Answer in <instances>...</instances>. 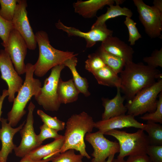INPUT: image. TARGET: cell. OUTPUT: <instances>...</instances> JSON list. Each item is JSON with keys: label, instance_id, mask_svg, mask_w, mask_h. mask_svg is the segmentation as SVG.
<instances>
[{"label": "cell", "instance_id": "obj_1", "mask_svg": "<svg viewBox=\"0 0 162 162\" xmlns=\"http://www.w3.org/2000/svg\"><path fill=\"white\" fill-rule=\"evenodd\" d=\"M120 74V90L128 101L142 89L154 84L156 79L162 78V74L158 69L133 61L125 63Z\"/></svg>", "mask_w": 162, "mask_h": 162}, {"label": "cell", "instance_id": "obj_2", "mask_svg": "<svg viewBox=\"0 0 162 162\" xmlns=\"http://www.w3.org/2000/svg\"><path fill=\"white\" fill-rule=\"evenodd\" d=\"M95 122L92 118L84 111L72 115L65 124L64 143L58 153L73 149L90 159L91 157L86 150L84 137L87 133L92 131Z\"/></svg>", "mask_w": 162, "mask_h": 162}, {"label": "cell", "instance_id": "obj_3", "mask_svg": "<svg viewBox=\"0 0 162 162\" xmlns=\"http://www.w3.org/2000/svg\"><path fill=\"white\" fill-rule=\"evenodd\" d=\"M35 34L39 50V57L34 64V74L42 77L54 67L63 64L67 59L78 54L74 52L64 51L54 48L50 44L47 33L44 31L37 32Z\"/></svg>", "mask_w": 162, "mask_h": 162}, {"label": "cell", "instance_id": "obj_4", "mask_svg": "<svg viewBox=\"0 0 162 162\" xmlns=\"http://www.w3.org/2000/svg\"><path fill=\"white\" fill-rule=\"evenodd\" d=\"M26 66L25 81L13 102L11 110L7 114L8 123L13 127L17 124L26 114L25 109L27 103L32 96L37 94L42 87L40 81L33 77L34 65L28 63Z\"/></svg>", "mask_w": 162, "mask_h": 162}, {"label": "cell", "instance_id": "obj_5", "mask_svg": "<svg viewBox=\"0 0 162 162\" xmlns=\"http://www.w3.org/2000/svg\"><path fill=\"white\" fill-rule=\"evenodd\" d=\"M144 131L139 129L136 132L130 133L114 129L105 133L104 135L112 136L117 140L119 146L117 158H124L126 156L146 154L150 144Z\"/></svg>", "mask_w": 162, "mask_h": 162}, {"label": "cell", "instance_id": "obj_6", "mask_svg": "<svg viewBox=\"0 0 162 162\" xmlns=\"http://www.w3.org/2000/svg\"><path fill=\"white\" fill-rule=\"evenodd\" d=\"M162 78L158 79L152 85L142 89L132 99L128 101L125 105L127 114L135 116L155 110L157 98L162 92Z\"/></svg>", "mask_w": 162, "mask_h": 162}, {"label": "cell", "instance_id": "obj_7", "mask_svg": "<svg viewBox=\"0 0 162 162\" xmlns=\"http://www.w3.org/2000/svg\"><path fill=\"white\" fill-rule=\"evenodd\" d=\"M65 66L63 64L52 68L49 76L44 81V85L34 96L37 103L46 111H57L60 107L57 90L61 73Z\"/></svg>", "mask_w": 162, "mask_h": 162}, {"label": "cell", "instance_id": "obj_8", "mask_svg": "<svg viewBox=\"0 0 162 162\" xmlns=\"http://www.w3.org/2000/svg\"><path fill=\"white\" fill-rule=\"evenodd\" d=\"M133 1L147 34L151 38H161L162 14L153 5H148L142 0Z\"/></svg>", "mask_w": 162, "mask_h": 162}, {"label": "cell", "instance_id": "obj_9", "mask_svg": "<svg viewBox=\"0 0 162 162\" xmlns=\"http://www.w3.org/2000/svg\"><path fill=\"white\" fill-rule=\"evenodd\" d=\"M85 136V140L94 149L92 154L93 158L91 162H106V159L110 155L119 152L118 143L108 140L98 131L87 133Z\"/></svg>", "mask_w": 162, "mask_h": 162}, {"label": "cell", "instance_id": "obj_10", "mask_svg": "<svg viewBox=\"0 0 162 162\" xmlns=\"http://www.w3.org/2000/svg\"><path fill=\"white\" fill-rule=\"evenodd\" d=\"M35 108V105L31 101L28 106L26 122L19 131L22 138L21 142L14 149L17 157L23 158L40 146L37 141V135L34 132L33 126V113Z\"/></svg>", "mask_w": 162, "mask_h": 162}, {"label": "cell", "instance_id": "obj_11", "mask_svg": "<svg viewBox=\"0 0 162 162\" xmlns=\"http://www.w3.org/2000/svg\"><path fill=\"white\" fill-rule=\"evenodd\" d=\"M27 1L18 0L14 15L12 20L14 29L20 34L26 41L28 49L35 50L37 43L35 34L30 24L26 8Z\"/></svg>", "mask_w": 162, "mask_h": 162}, {"label": "cell", "instance_id": "obj_12", "mask_svg": "<svg viewBox=\"0 0 162 162\" xmlns=\"http://www.w3.org/2000/svg\"><path fill=\"white\" fill-rule=\"evenodd\" d=\"M0 71L1 78L8 85V101L13 102L15 94L22 85L23 80L15 70L9 54L4 49L0 50Z\"/></svg>", "mask_w": 162, "mask_h": 162}, {"label": "cell", "instance_id": "obj_13", "mask_svg": "<svg viewBox=\"0 0 162 162\" xmlns=\"http://www.w3.org/2000/svg\"><path fill=\"white\" fill-rule=\"evenodd\" d=\"M27 44L20 34L14 29L9 34L7 47L4 48L9 54L14 68L19 75L25 74L24 60L27 54Z\"/></svg>", "mask_w": 162, "mask_h": 162}, {"label": "cell", "instance_id": "obj_14", "mask_svg": "<svg viewBox=\"0 0 162 162\" xmlns=\"http://www.w3.org/2000/svg\"><path fill=\"white\" fill-rule=\"evenodd\" d=\"M57 28L66 32L69 36H77L83 38L86 40L87 48L93 46L98 41L102 42L108 37L112 36V30L108 29L106 23L91 28L88 32H84L74 27L64 24L59 20L56 23Z\"/></svg>", "mask_w": 162, "mask_h": 162}, {"label": "cell", "instance_id": "obj_15", "mask_svg": "<svg viewBox=\"0 0 162 162\" xmlns=\"http://www.w3.org/2000/svg\"><path fill=\"white\" fill-rule=\"evenodd\" d=\"M146 124L138 121L132 115L124 114L95 122L94 128L104 134L111 130L134 127L144 130Z\"/></svg>", "mask_w": 162, "mask_h": 162}, {"label": "cell", "instance_id": "obj_16", "mask_svg": "<svg viewBox=\"0 0 162 162\" xmlns=\"http://www.w3.org/2000/svg\"><path fill=\"white\" fill-rule=\"evenodd\" d=\"M1 128H0V140L2 148L0 150V159L2 162H7L8 157L17 146L13 142L14 135L22 128L25 121L18 127L13 128L8 122L7 118H1Z\"/></svg>", "mask_w": 162, "mask_h": 162}, {"label": "cell", "instance_id": "obj_17", "mask_svg": "<svg viewBox=\"0 0 162 162\" xmlns=\"http://www.w3.org/2000/svg\"><path fill=\"white\" fill-rule=\"evenodd\" d=\"M100 46L107 52L116 56L125 63L133 61L134 51L130 46L116 37L107 38Z\"/></svg>", "mask_w": 162, "mask_h": 162}, {"label": "cell", "instance_id": "obj_18", "mask_svg": "<svg viewBox=\"0 0 162 162\" xmlns=\"http://www.w3.org/2000/svg\"><path fill=\"white\" fill-rule=\"evenodd\" d=\"M117 94L112 99L102 98V105L104 110L102 115L101 120H106L110 118L125 114L127 109L124 104L125 99L124 96L121 95V90L117 88Z\"/></svg>", "mask_w": 162, "mask_h": 162}, {"label": "cell", "instance_id": "obj_19", "mask_svg": "<svg viewBox=\"0 0 162 162\" xmlns=\"http://www.w3.org/2000/svg\"><path fill=\"white\" fill-rule=\"evenodd\" d=\"M114 0H77L73 4L75 13L85 18H92L96 15L97 12L104 6L113 4Z\"/></svg>", "mask_w": 162, "mask_h": 162}, {"label": "cell", "instance_id": "obj_20", "mask_svg": "<svg viewBox=\"0 0 162 162\" xmlns=\"http://www.w3.org/2000/svg\"><path fill=\"white\" fill-rule=\"evenodd\" d=\"M64 142V136H62L50 143L40 145L24 157L35 161L53 158L59 154L58 152L62 146Z\"/></svg>", "mask_w": 162, "mask_h": 162}, {"label": "cell", "instance_id": "obj_21", "mask_svg": "<svg viewBox=\"0 0 162 162\" xmlns=\"http://www.w3.org/2000/svg\"><path fill=\"white\" fill-rule=\"evenodd\" d=\"M57 92L61 104H67L76 101L80 93L73 79L64 81L61 78L58 82Z\"/></svg>", "mask_w": 162, "mask_h": 162}, {"label": "cell", "instance_id": "obj_22", "mask_svg": "<svg viewBox=\"0 0 162 162\" xmlns=\"http://www.w3.org/2000/svg\"><path fill=\"white\" fill-rule=\"evenodd\" d=\"M77 62V57L74 56L66 60L63 64L70 70L74 83L80 93L87 97L91 95L88 90V83L86 78L82 77L77 71L76 67Z\"/></svg>", "mask_w": 162, "mask_h": 162}, {"label": "cell", "instance_id": "obj_23", "mask_svg": "<svg viewBox=\"0 0 162 162\" xmlns=\"http://www.w3.org/2000/svg\"><path fill=\"white\" fill-rule=\"evenodd\" d=\"M92 74L100 85L116 88L121 87L120 76L106 65Z\"/></svg>", "mask_w": 162, "mask_h": 162}, {"label": "cell", "instance_id": "obj_24", "mask_svg": "<svg viewBox=\"0 0 162 162\" xmlns=\"http://www.w3.org/2000/svg\"><path fill=\"white\" fill-rule=\"evenodd\" d=\"M133 14L131 10L127 8L121 7L118 4H116V5H111L109 7H107L106 13L97 18L91 28L103 25L106 23L108 20L117 16H124L131 18Z\"/></svg>", "mask_w": 162, "mask_h": 162}, {"label": "cell", "instance_id": "obj_25", "mask_svg": "<svg viewBox=\"0 0 162 162\" xmlns=\"http://www.w3.org/2000/svg\"><path fill=\"white\" fill-rule=\"evenodd\" d=\"M96 52L105 64L117 74L120 73L123 69L125 62L122 59L107 52L100 46Z\"/></svg>", "mask_w": 162, "mask_h": 162}, {"label": "cell", "instance_id": "obj_26", "mask_svg": "<svg viewBox=\"0 0 162 162\" xmlns=\"http://www.w3.org/2000/svg\"><path fill=\"white\" fill-rule=\"evenodd\" d=\"M147 135L150 145L162 146V125L152 122L147 121L144 130Z\"/></svg>", "mask_w": 162, "mask_h": 162}, {"label": "cell", "instance_id": "obj_27", "mask_svg": "<svg viewBox=\"0 0 162 162\" xmlns=\"http://www.w3.org/2000/svg\"><path fill=\"white\" fill-rule=\"evenodd\" d=\"M37 114L44 124L57 132L62 130L64 128L65 123L59 120L56 117L51 116L40 110H38Z\"/></svg>", "mask_w": 162, "mask_h": 162}, {"label": "cell", "instance_id": "obj_28", "mask_svg": "<svg viewBox=\"0 0 162 162\" xmlns=\"http://www.w3.org/2000/svg\"><path fill=\"white\" fill-rule=\"evenodd\" d=\"M18 0H0V15L3 18L12 21Z\"/></svg>", "mask_w": 162, "mask_h": 162}, {"label": "cell", "instance_id": "obj_29", "mask_svg": "<svg viewBox=\"0 0 162 162\" xmlns=\"http://www.w3.org/2000/svg\"><path fill=\"white\" fill-rule=\"evenodd\" d=\"M140 118L147 121L162 123V92L159 94L155 110L152 112L146 113Z\"/></svg>", "mask_w": 162, "mask_h": 162}, {"label": "cell", "instance_id": "obj_30", "mask_svg": "<svg viewBox=\"0 0 162 162\" xmlns=\"http://www.w3.org/2000/svg\"><path fill=\"white\" fill-rule=\"evenodd\" d=\"M83 157L80 154H76L74 150L70 149L57 154L51 161L52 162H83Z\"/></svg>", "mask_w": 162, "mask_h": 162}, {"label": "cell", "instance_id": "obj_31", "mask_svg": "<svg viewBox=\"0 0 162 162\" xmlns=\"http://www.w3.org/2000/svg\"><path fill=\"white\" fill-rule=\"evenodd\" d=\"M85 63V69L92 74L106 65L96 52L89 54Z\"/></svg>", "mask_w": 162, "mask_h": 162}, {"label": "cell", "instance_id": "obj_32", "mask_svg": "<svg viewBox=\"0 0 162 162\" xmlns=\"http://www.w3.org/2000/svg\"><path fill=\"white\" fill-rule=\"evenodd\" d=\"M124 23L127 26L128 31V41L130 43V45H134L136 41L142 38V36L136 26V23L131 18L126 17Z\"/></svg>", "mask_w": 162, "mask_h": 162}, {"label": "cell", "instance_id": "obj_33", "mask_svg": "<svg viewBox=\"0 0 162 162\" xmlns=\"http://www.w3.org/2000/svg\"><path fill=\"white\" fill-rule=\"evenodd\" d=\"M40 132L37 135V140L39 145L40 146L45 140L50 138H54V140L59 138L63 135L58 134L54 129L51 128L45 124L40 126Z\"/></svg>", "mask_w": 162, "mask_h": 162}, {"label": "cell", "instance_id": "obj_34", "mask_svg": "<svg viewBox=\"0 0 162 162\" xmlns=\"http://www.w3.org/2000/svg\"><path fill=\"white\" fill-rule=\"evenodd\" d=\"M13 29L12 21L6 20L0 15V38L4 48L7 47L9 34Z\"/></svg>", "mask_w": 162, "mask_h": 162}, {"label": "cell", "instance_id": "obj_35", "mask_svg": "<svg viewBox=\"0 0 162 162\" xmlns=\"http://www.w3.org/2000/svg\"><path fill=\"white\" fill-rule=\"evenodd\" d=\"M143 61L150 67L156 68L162 67V47L159 50H155L151 56L144 57Z\"/></svg>", "mask_w": 162, "mask_h": 162}, {"label": "cell", "instance_id": "obj_36", "mask_svg": "<svg viewBox=\"0 0 162 162\" xmlns=\"http://www.w3.org/2000/svg\"><path fill=\"white\" fill-rule=\"evenodd\" d=\"M146 154L152 162H162V146L149 145Z\"/></svg>", "mask_w": 162, "mask_h": 162}, {"label": "cell", "instance_id": "obj_37", "mask_svg": "<svg viewBox=\"0 0 162 162\" xmlns=\"http://www.w3.org/2000/svg\"><path fill=\"white\" fill-rule=\"evenodd\" d=\"M126 162H152L146 154L129 156Z\"/></svg>", "mask_w": 162, "mask_h": 162}, {"label": "cell", "instance_id": "obj_38", "mask_svg": "<svg viewBox=\"0 0 162 162\" xmlns=\"http://www.w3.org/2000/svg\"><path fill=\"white\" fill-rule=\"evenodd\" d=\"M8 90L4 89L2 91V94L0 96V119L2 113V108L3 101L5 98L8 96Z\"/></svg>", "mask_w": 162, "mask_h": 162}, {"label": "cell", "instance_id": "obj_39", "mask_svg": "<svg viewBox=\"0 0 162 162\" xmlns=\"http://www.w3.org/2000/svg\"><path fill=\"white\" fill-rule=\"evenodd\" d=\"M53 158H50L45 159H43L39 161H35L26 157L22 158L21 160L19 162H48L51 161Z\"/></svg>", "mask_w": 162, "mask_h": 162}, {"label": "cell", "instance_id": "obj_40", "mask_svg": "<svg viewBox=\"0 0 162 162\" xmlns=\"http://www.w3.org/2000/svg\"><path fill=\"white\" fill-rule=\"evenodd\" d=\"M153 3V6L162 14V0H154Z\"/></svg>", "mask_w": 162, "mask_h": 162}, {"label": "cell", "instance_id": "obj_41", "mask_svg": "<svg viewBox=\"0 0 162 162\" xmlns=\"http://www.w3.org/2000/svg\"><path fill=\"white\" fill-rule=\"evenodd\" d=\"M115 155L112 154L109 156L107 159V160L106 162H112V161L114 159Z\"/></svg>", "mask_w": 162, "mask_h": 162}, {"label": "cell", "instance_id": "obj_42", "mask_svg": "<svg viewBox=\"0 0 162 162\" xmlns=\"http://www.w3.org/2000/svg\"><path fill=\"white\" fill-rule=\"evenodd\" d=\"M112 162H126V160H124V158H117L116 159H114Z\"/></svg>", "mask_w": 162, "mask_h": 162}, {"label": "cell", "instance_id": "obj_43", "mask_svg": "<svg viewBox=\"0 0 162 162\" xmlns=\"http://www.w3.org/2000/svg\"><path fill=\"white\" fill-rule=\"evenodd\" d=\"M0 162H2V160L0 159Z\"/></svg>", "mask_w": 162, "mask_h": 162}]
</instances>
